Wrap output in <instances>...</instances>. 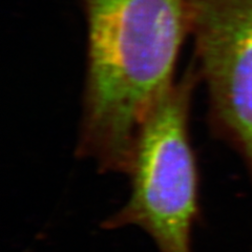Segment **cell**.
I'll list each match as a JSON object with an SVG mask.
<instances>
[{
	"label": "cell",
	"mask_w": 252,
	"mask_h": 252,
	"mask_svg": "<svg viewBox=\"0 0 252 252\" xmlns=\"http://www.w3.org/2000/svg\"><path fill=\"white\" fill-rule=\"evenodd\" d=\"M86 72L76 153L127 176L137 133L189 34V0H82Z\"/></svg>",
	"instance_id": "obj_1"
},
{
	"label": "cell",
	"mask_w": 252,
	"mask_h": 252,
	"mask_svg": "<svg viewBox=\"0 0 252 252\" xmlns=\"http://www.w3.org/2000/svg\"><path fill=\"white\" fill-rule=\"evenodd\" d=\"M199 76L189 68L145 116L137 133L123 206L101 223L104 230L137 227L159 252H193L201 219L200 179L189 137V115Z\"/></svg>",
	"instance_id": "obj_2"
},
{
	"label": "cell",
	"mask_w": 252,
	"mask_h": 252,
	"mask_svg": "<svg viewBox=\"0 0 252 252\" xmlns=\"http://www.w3.org/2000/svg\"><path fill=\"white\" fill-rule=\"evenodd\" d=\"M189 14L211 126L252 179V0H189Z\"/></svg>",
	"instance_id": "obj_3"
}]
</instances>
